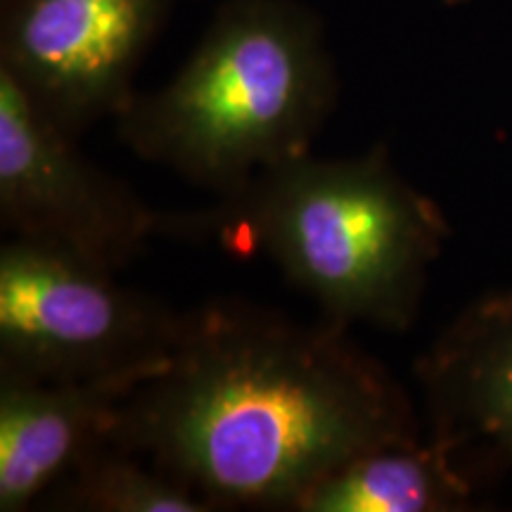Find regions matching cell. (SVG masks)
<instances>
[{"mask_svg": "<svg viewBox=\"0 0 512 512\" xmlns=\"http://www.w3.org/2000/svg\"><path fill=\"white\" fill-rule=\"evenodd\" d=\"M420 439L406 387L323 318L299 323L240 297L181 313L164 368L124 401L112 444L216 510L292 512L368 448Z\"/></svg>", "mask_w": 512, "mask_h": 512, "instance_id": "1", "label": "cell"}, {"mask_svg": "<svg viewBox=\"0 0 512 512\" xmlns=\"http://www.w3.org/2000/svg\"><path fill=\"white\" fill-rule=\"evenodd\" d=\"M162 233L264 254L339 325L406 332L451 228L432 197L403 178L387 147L358 157H292L235 195L164 214Z\"/></svg>", "mask_w": 512, "mask_h": 512, "instance_id": "2", "label": "cell"}, {"mask_svg": "<svg viewBox=\"0 0 512 512\" xmlns=\"http://www.w3.org/2000/svg\"><path fill=\"white\" fill-rule=\"evenodd\" d=\"M325 27L297 0H226L183 67L119 114L145 162L235 195L256 174L311 152L337 102Z\"/></svg>", "mask_w": 512, "mask_h": 512, "instance_id": "3", "label": "cell"}, {"mask_svg": "<svg viewBox=\"0 0 512 512\" xmlns=\"http://www.w3.org/2000/svg\"><path fill=\"white\" fill-rule=\"evenodd\" d=\"M181 313L60 249L17 238L0 247V373L93 380L159 370Z\"/></svg>", "mask_w": 512, "mask_h": 512, "instance_id": "4", "label": "cell"}, {"mask_svg": "<svg viewBox=\"0 0 512 512\" xmlns=\"http://www.w3.org/2000/svg\"><path fill=\"white\" fill-rule=\"evenodd\" d=\"M162 223V211L83 157L76 136L0 67V226L8 238L119 273L162 235Z\"/></svg>", "mask_w": 512, "mask_h": 512, "instance_id": "5", "label": "cell"}, {"mask_svg": "<svg viewBox=\"0 0 512 512\" xmlns=\"http://www.w3.org/2000/svg\"><path fill=\"white\" fill-rule=\"evenodd\" d=\"M174 0H0V67L79 138L117 119Z\"/></svg>", "mask_w": 512, "mask_h": 512, "instance_id": "6", "label": "cell"}, {"mask_svg": "<svg viewBox=\"0 0 512 512\" xmlns=\"http://www.w3.org/2000/svg\"><path fill=\"white\" fill-rule=\"evenodd\" d=\"M430 439L472 477L512 472V287L458 313L420 356Z\"/></svg>", "mask_w": 512, "mask_h": 512, "instance_id": "7", "label": "cell"}, {"mask_svg": "<svg viewBox=\"0 0 512 512\" xmlns=\"http://www.w3.org/2000/svg\"><path fill=\"white\" fill-rule=\"evenodd\" d=\"M159 370L93 380L0 373V512L31 510L76 465L112 444L124 401Z\"/></svg>", "mask_w": 512, "mask_h": 512, "instance_id": "8", "label": "cell"}, {"mask_svg": "<svg viewBox=\"0 0 512 512\" xmlns=\"http://www.w3.org/2000/svg\"><path fill=\"white\" fill-rule=\"evenodd\" d=\"M477 479L432 439L382 444L344 460L299 496L292 512H460Z\"/></svg>", "mask_w": 512, "mask_h": 512, "instance_id": "9", "label": "cell"}, {"mask_svg": "<svg viewBox=\"0 0 512 512\" xmlns=\"http://www.w3.org/2000/svg\"><path fill=\"white\" fill-rule=\"evenodd\" d=\"M41 505L62 512H216L190 486L114 444L102 446L64 475Z\"/></svg>", "mask_w": 512, "mask_h": 512, "instance_id": "10", "label": "cell"}]
</instances>
